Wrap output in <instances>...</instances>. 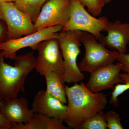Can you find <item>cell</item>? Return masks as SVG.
Instances as JSON below:
<instances>
[{"instance_id": "17", "label": "cell", "mask_w": 129, "mask_h": 129, "mask_svg": "<svg viewBox=\"0 0 129 129\" xmlns=\"http://www.w3.org/2000/svg\"><path fill=\"white\" fill-rule=\"evenodd\" d=\"M105 114L102 111L81 122L76 129H107Z\"/></svg>"}, {"instance_id": "19", "label": "cell", "mask_w": 129, "mask_h": 129, "mask_svg": "<svg viewBox=\"0 0 129 129\" xmlns=\"http://www.w3.org/2000/svg\"><path fill=\"white\" fill-rule=\"evenodd\" d=\"M81 4L88 9V11L96 17L101 14L106 3L102 0H79Z\"/></svg>"}, {"instance_id": "5", "label": "cell", "mask_w": 129, "mask_h": 129, "mask_svg": "<svg viewBox=\"0 0 129 129\" xmlns=\"http://www.w3.org/2000/svg\"><path fill=\"white\" fill-rule=\"evenodd\" d=\"M109 22L106 17L96 18L90 14L79 0H71L69 19L62 31L80 30L89 33L99 40Z\"/></svg>"}, {"instance_id": "12", "label": "cell", "mask_w": 129, "mask_h": 129, "mask_svg": "<svg viewBox=\"0 0 129 129\" xmlns=\"http://www.w3.org/2000/svg\"><path fill=\"white\" fill-rule=\"evenodd\" d=\"M103 31H107L106 36H103L99 41L111 49L120 53H127V45L129 43V23L116 21L109 22Z\"/></svg>"}, {"instance_id": "25", "label": "cell", "mask_w": 129, "mask_h": 129, "mask_svg": "<svg viewBox=\"0 0 129 129\" xmlns=\"http://www.w3.org/2000/svg\"><path fill=\"white\" fill-rule=\"evenodd\" d=\"M0 20H2V21H5L4 18H3V16L2 13L1 11H0Z\"/></svg>"}, {"instance_id": "27", "label": "cell", "mask_w": 129, "mask_h": 129, "mask_svg": "<svg viewBox=\"0 0 129 129\" xmlns=\"http://www.w3.org/2000/svg\"><path fill=\"white\" fill-rule=\"evenodd\" d=\"M3 104V102H0V108H1Z\"/></svg>"}, {"instance_id": "21", "label": "cell", "mask_w": 129, "mask_h": 129, "mask_svg": "<svg viewBox=\"0 0 129 129\" xmlns=\"http://www.w3.org/2000/svg\"><path fill=\"white\" fill-rule=\"evenodd\" d=\"M116 60L120 63L121 71L124 73L129 74V53H120L118 55Z\"/></svg>"}, {"instance_id": "23", "label": "cell", "mask_w": 129, "mask_h": 129, "mask_svg": "<svg viewBox=\"0 0 129 129\" xmlns=\"http://www.w3.org/2000/svg\"><path fill=\"white\" fill-rule=\"evenodd\" d=\"M12 124L0 112V129H11Z\"/></svg>"}, {"instance_id": "13", "label": "cell", "mask_w": 129, "mask_h": 129, "mask_svg": "<svg viewBox=\"0 0 129 129\" xmlns=\"http://www.w3.org/2000/svg\"><path fill=\"white\" fill-rule=\"evenodd\" d=\"M0 112L6 117L12 126L27 123L34 114L32 109L29 108L27 99L24 97L17 98L3 102L0 108Z\"/></svg>"}, {"instance_id": "24", "label": "cell", "mask_w": 129, "mask_h": 129, "mask_svg": "<svg viewBox=\"0 0 129 129\" xmlns=\"http://www.w3.org/2000/svg\"><path fill=\"white\" fill-rule=\"evenodd\" d=\"M16 0H0V3H4L15 2Z\"/></svg>"}, {"instance_id": "9", "label": "cell", "mask_w": 129, "mask_h": 129, "mask_svg": "<svg viewBox=\"0 0 129 129\" xmlns=\"http://www.w3.org/2000/svg\"><path fill=\"white\" fill-rule=\"evenodd\" d=\"M71 0H48L34 23L36 31L56 25L64 26L69 19Z\"/></svg>"}, {"instance_id": "22", "label": "cell", "mask_w": 129, "mask_h": 129, "mask_svg": "<svg viewBox=\"0 0 129 129\" xmlns=\"http://www.w3.org/2000/svg\"><path fill=\"white\" fill-rule=\"evenodd\" d=\"M8 40L7 26L5 21L0 20V44Z\"/></svg>"}, {"instance_id": "26", "label": "cell", "mask_w": 129, "mask_h": 129, "mask_svg": "<svg viewBox=\"0 0 129 129\" xmlns=\"http://www.w3.org/2000/svg\"><path fill=\"white\" fill-rule=\"evenodd\" d=\"M102 1H104L106 4H107V3H109L112 0H102Z\"/></svg>"}, {"instance_id": "10", "label": "cell", "mask_w": 129, "mask_h": 129, "mask_svg": "<svg viewBox=\"0 0 129 129\" xmlns=\"http://www.w3.org/2000/svg\"><path fill=\"white\" fill-rule=\"evenodd\" d=\"M121 71V65L119 62L101 67L90 73L86 86L94 93L109 89L113 90L115 85L125 83L120 78Z\"/></svg>"}, {"instance_id": "1", "label": "cell", "mask_w": 129, "mask_h": 129, "mask_svg": "<svg viewBox=\"0 0 129 129\" xmlns=\"http://www.w3.org/2000/svg\"><path fill=\"white\" fill-rule=\"evenodd\" d=\"M65 89L68 104L63 122L70 128L76 129L84 120L103 111L107 103L104 93L91 92L83 82L65 85Z\"/></svg>"}, {"instance_id": "4", "label": "cell", "mask_w": 129, "mask_h": 129, "mask_svg": "<svg viewBox=\"0 0 129 129\" xmlns=\"http://www.w3.org/2000/svg\"><path fill=\"white\" fill-rule=\"evenodd\" d=\"M80 40L85 48L84 56L78 64L81 72L91 73L116 60L119 54L117 51L108 50L105 46L97 41L95 36L90 33L81 31Z\"/></svg>"}, {"instance_id": "16", "label": "cell", "mask_w": 129, "mask_h": 129, "mask_svg": "<svg viewBox=\"0 0 129 129\" xmlns=\"http://www.w3.org/2000/svg\"><path fill=\"white\" fill-rule=\"evenodd\" d=\"M48 0H16V7L25 13L34 24L39 15L42 6Z\"/></svg>"}, {"instance_id": "6", "label": "cell", "mask_w": 129, "mask_h": 129, "mask_svg": "<svg viewBox=\"0 0 129 129\" xmlns=\"http://www.w3.org/2000/svg\"><path fill=\"white\" fill-rule=\"evenodd\" d=\"M36 72L44 76L46 72H57L64 74V61L57 38L41 42L37 46Z\"/></svg>"}, {"instance_id": "15", "label": "cell", "mask_w": 129, "mask_h": 129, "mask_svg": "<svg viewBox=\"0 0 129 129\" xmlns=\"http://www.w3.org/2000/svg\"><path fill=\"white\" fill-rule=\"evenodd\" d=\"M44 76L46 81V91L52 96L61 101L63 103H67V99L64 85V75L57 72H46Z\"/></svg>"}, {"instance_id": "7", "label": "cell", "mask_w": 129, "mask_h": 129, "mask_svg": "<svg viewBox=\"0 0 129 129\" xmlns=\"http://www.w3.org/2000/svg\"><path fill=\"white\" fill-rule=\"evenodd\" d=\"M63 27L61 25L49 27L24 37L8 40L0 44V50L4 51V57L14 60L17 56L16 52L22 48L29 47L35 50L41 42L52 38H57L58 33L62 30Z\"/></svg>"}, {"instance_id": "2", "label": "cell", "mask_w": 129, "mask_h": 129, "mask_svg": "<svg viewBox=\"0 0 129 129\" xmlns=\"http://www.w3.org/2000/svg\"><path fill=\"white\" fill-rule=\"evenodd\" d=\"M4 51L0 52V102L17 98L19 92L25 94L24 83L35 68L36 58L34 52L17 56L13 66L4 62Z\"/></svg>"}, {"instance_id": "3", "label": "cell", "mask_w": 129, "mask_h": 129, "mask_svg": "<svg viewBox=\"0 0 129 129\" xmlns=\"http://www.w3.org/2000/svg\"><path fill=\"white\" fill-rule=\"evenodd\" d=\"M81 31H61L58 33L57 39L64 61V80L68 84L77 83L85 78L76 62L81 53Z\"/></svg>"}, {"instance_id": "11", "label": "cell", "mask_w": 129, "mask_h": 129, "mask_svg": "<svg viewBox=\"0 0 129 129\" xmlns=\"http://www.w3.org/2000/svg\"><path fill=\"white\" fill-rule=\"evenodd\" d=\"M32 108L34 113L63 121L68 106L49 94L46 90H42L35 96Z\"/></svg>"}, {"instance_id": "18", "label": "cell", "mask_w": 129, "mask_h": 129, "mask_svg": "<svg viewBox=\"0 0 129 129\" xmlns=\"http://www.w3.org/2000/svg\"><path fill=\"white\" fill-rule=\"evenodd\" d=\"M120 76L124 83H119L115 86L111 93V96L109 103L117 107L119 106L118 97L120 95L129 89V74L124 73L120 74Z\"/></svg>"}, {"instance_id": "8", "label": "cell", "mask_w": 129, "mask_h": 129, "mask_svg": "<svg viewBox=\"0 0 129 129\" xmlns=\"http://www.w3.org/2000/svg\"><path fill=\"white\" fill-rule=\"evenodd\" d=\"M0 11L7 26L8 40L18 39L36 32L34 24L16 7L14 2L0 3Z\"/></svg>"}, {"instance_id": "20", "label": "cell", "mask_w": 129, "mask_h": 129, "mask_svg": "<svg viewBox=\"0 0 129 129\" xmlns=\"http://www.w3.org/2000/svg\"><path fill=\"white\" fill-rule=\"evenodd\" d=\"M105 119L109 129H123L119 115L115 111H108L105 114Z\"/></svg>"}, {"instance_id": "14", "label": "cell", "mask_w": 129, "mask_h": 129, "mask_svg": "<svg viewBox=\"0 0 129 129\" xmlns=\"http://www.w3.org/2000/svg\"><path fill=\"white\" fill-rule=\"evenodd\" d=\"M63 121L41 114L34 113L29 122L26 123L13 125L11 129H69Z\"/></svg>"}]
</instances>
